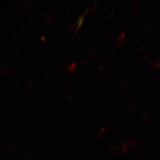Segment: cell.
<instances>
[{
    "instance_id": "obj_2",
    "label": "cell",
    "mask_w": 160,
    "mask_h": 160,
    "mask_svg": "<svg viewBox=\"0 0 160 160\" xmlns=\"http://www.w3.org/2000/svg\"><path fill=\"white\" fill-rule=\"evenodd\" d=\"M76 65L77 64L76 63H73L72 64L71 66H70V67H69V71H70V72H74L76 66Z\"/></svg>"
},
{
    "instance_id": "obj_4",
    "label": "cell",
    "mask_w": 160,
    "mask_h": 160,
    "mask_svg": "<svg viewBox=\"0 0 160 160\" xmlns=\"http://www.w3.org/2000/svg\"><path fill=\"white\" fill-rule=\"evenodd\" d=\"M160 6V3H159V6Z\"/></svg>"
},
{
    "instance_id": "obj_3",
    "label": "cell",
    "mask_w": 160,
    "mask_h": 160,
    "mask_svg": "<svg viewBox=\"0 0 160 160\" xmlns=\"http://www.w3.org/2000/svg\"><path fill=\"white\" fill-rule=\"evenodd\" d=\"M154 68H160V60L156 64H155Z\"/></svg>"
},
{
    "instance_id": "obj_1",
    "label": "cell",
    "mask_w": 160,
    "mask_h": 160,
    "mask_svg": "<svg viewBox=\"0 0 160 160\" xmlns=\"http://www.w3.org/2000/svg\"><path fill=\"white\" fill-rule=\"evenodd\" d=\"M84 15H81L79 18L78 19V24L77 25V27L76 28V32L78 31V30L82 26V24L83 22V21H84Z\"/></svg>"
}]
</instances>
